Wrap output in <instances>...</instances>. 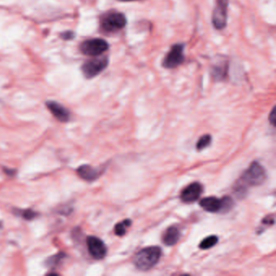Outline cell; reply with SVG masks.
Instances as JSON below:
<instances>
[{
    "label": "cell",
    "instance_id": "1",
    "mask_svg": "<svg viewBox=\"0 0 276 276\" xmlns=\"http://www.w3.org/2000/svg\"><path fill=\"white\" fill-rule=\"evenodd\" d=\"M162 251L159 246H148L139 251L134 257V264L140 270H149L157 264Z\"/></svg>",
    "mask_w": 276,
    "mask_h": 276
},
{
    "label": "cell",
    "instance_id": "2",
    "mask_svg": "<svg viewBox=\"0 0 276 276\" xmlns=\"http://www.w3.org/2000/svg\"><path fill=\"white\" fill-rule=\"evenodd\" d=\"M266 178V173L262 165L257 161H253L240 177L241 186H257L263 183Z\"/></svg>",
    "mask_w": 276,
    "mask_h": 276
},
{
    "label": "cell",
    "instance_id": "3",
    "mask_svg": "<svg viewBox=\"0 0 276 276\" xmlns=\"http://www.w3.org/2000/svg\"><path fill=\"white\" fill-rule=\"evenodd\" d=\"M199 205L203 210L208 212H228L233 207L234 202L229 196L223 197L221 199L215 196H210L202 198Z\"/></svg>",
    "mask_w": 276,
    "mask_h": 276
},
{
    "label": "cell",
    "instance_id": "4",
    "mask_svg": "<svg viewBox=\"0 0 276 276\" xmlns=\"http://www.w3.org/2000/svg\"><path fill=\"white\" fill-rule=\"evenodd\" d=\"M127 25V18L120 13H108L101 19L100 26L105 33H115Z\"/></svg>",
    "mask_w": 276,
    "mask_h": 276
},
{
    "label": "cell",
    "instance_id": "5",
    "mask_svg": "<svg viewBox=\"0 0 276 276\" xmlns=\"http://www.w3.org/2000/svg\"><path fill=\"white\" fill-rule=\"evenodd\" d=\"M80 49L84 55L95 57L106 52L109 49V44L101 38H93L81 43Z\"/></svg>",
    "mask_w": 276,
    "mask_h": 276
},
{
    "label": "cell",
    "instance_id": "6",
    "mask_svg": "<svg viewBox=\"0 0 276 276\" xmlns=\"http://www.w3.org/2000/svg\"><path fill=\"white\" fill-rule=\"evenodd\" d=\"M109 59L107 58H98L85 62L82 66V72L87 79H92L99 75L107 68Z\"/></svg>",
    "mask_w": 276,
    "mask_h": 276
},
{
    "label": "cell",
    "instance_id": "7",
    "mask_svg": "<svg viewBox=\"0 0 276 276\" xmlns=\"http://www.w3.org/2000/svg\"><path fill=\"white\" fill-rule=\"evenodd\" d=\"M228 0H216L213 12L212 23L216 30H223L227 25Z\"/></svg>",
    "mask_w": 276,
    "mask_h": 276
},
{
    "label": "cell",
    "instance_id": "8",
    "mask_svg": "<svg viewBox=\"0 0 276 276\" xmlns=\"http://www.w3.org/2000/svg\"><path fill=\"white\" fill-rule=\"evenodd\" d=\"M184 45L176 44L172 47L170 51L165 56L163 61V67L167 69L175 68L181 65L185 60Z\"/></svg>",
    "mask_w": 276,
    "mask_h": 276
},
{
    "label": "cell",
    "instance_id": "9",
    "mask_svg": "<svg viewBox=\"0 0 276 276\" xmlns=\"http://www.w3.org/2000/svg\"><path fill=\"white\" fill-rule=\"evenodd\" d=\"M87 246L91 256L96 260L103 259L107 253L106 247L103 240L97 236H90L87 238Z\"/></svg>",
    "mask_w": 276,
    "mask_h": 276
},
{
    "label": "cell",
    "instance_id": "10",
    "mask_svg": "<svg viewBox=\"0 0 276 276\" xmlns=\"http://www.w3.org/2000/svg\"><path fill=\"white\" fill-rule=\"evenodd\" d=\"M203 187L199 182H193L185 188L181 194V199L185 203H191L198 200L201 196Z\"/></svg>",
    "mask_w": 276,
    "mask_h": 276
},
{
    "label": "cell",
    "instance_id": "11",
    "mask_svg": "<svg viewBox=\"0 0 276 276\" xmlns=\"http://www.w3.org/2000/svg\"><path fill=\"white\" fill-rule=\"evenodd\" d=\"M47 109L53 114L57 120L61 122H68L71 118V114L67 108L56 101H49L46 103Z\"/></svg>",
    "mask_w": 276,
    "mask_h": 276
},
{
    "label": "cell",
    "instance_id": "12",
    "mask_svg": "<svg viewBox=\"0 0 276 276\" xmlns=\"http://www.w3.org/2000/svg\"><path fill=\"white\" fill-rule=\"evenodd\" d=\"M79 177L87 181H93L99 178L102 173V170L99 169H96L91 165H81L76 170Z\"/></svg>",
    "mask_w": 276,
    "mask_h": 276
},
{
    "label": "cell",
    "instance_id": "13",
    "mask_svg": "<svg viewBox=\"0 0 276 276\" xmlns=\"http://www.w3.org/2000/svg\"><path fill=\"white\" fill-rule=\"evenodd\" d=\"M180 238L179 228L177 226H170L165 230L163 235V242L167 246H173L177 244Z\"/></svg>",
    "mask_w": 276,
    "mask_h": 276
},
{
    "label": "cell",
    "instance_id": "14",
    "mask_svg": "<svg viewBox=\"0 0 276 276\" xmlns=\"http://www.w3.org/2000/svg\"><path fill=\"white\" fill-rule=\"evenodd\" d=\"M131 223H132V221L130 219H126L119 222V223H117L115 228H114V232H115L117 236H124L125 234L127 233V228L131 225Z\"/></svg>",
    "mask_w": 276,
    "mask_h": 276
},
{
    "label": "cell",
    "instance_id": "15",
    "mask_svg": "<svg viewBox=\"0 0 276 276\" xmlns=\"http://www.w3.org/2000/svg\"><path fill=\"white\" fill-rule=\"evenodd\" d=\"M219 241V238L216 236H209L201 241L199 244V248L202 249H208L215 246V244H217Z\"/></svg>",
    "mask_w": 276,
    "mask_h": 276
},
{
    "label": "cell",
    "instance_id": "16",
    "mask_svg": "<svg viewBox=\"0 0 276 276\" xmlns=\"http://www.w3.org/2000/svg\"><path fill=\"white\" fill-rule=\"evenodd\" d=\"M66 254L64 253H59L57 254L51 256L47 260V265L49 267H56L59 264L61 263L62 261L65 258Z\"/></svg>",
    "mask_w": 276,
    "mask_h": 276
},
{
    "label": "cell",
    "instance_id": "17",
    "mask_svg": "<svg viewBox=\"0 0 276 276\" xmlns=\"http://www.w3.org/2000/svg\"><path fill=\"white\" fill-rule=\"evenodd\" d=\"M211 143V136L210 135H202L197 142L196 148L198 151H202L208 147Z\"/></svg>",
    "mask_w": 276,
    "mask_h": 276
},
{
    "label": "cell",
    "instance_id": "18",
    "mask_svg": "<svg viewBox=\"0 0 276 276\" xmlns=\"http://www.w3.org/2000/svg\"><path fill=\"white\" fill-rule=\"evenodd\" d=\"M18 215H21L23 219L26 220H32L35 219L38 215V213L36 211H33L31 209H26V210H19L16 211Z\"/></svg>",
    "mask_w": 276,
    "mask_h": 276
},
{
    "label": "cell",
    "instance_id": "19",
    "mask_svg": "<svg viewBox=\"0 0 276 276\" xmlns=\"http://www.w3.org/2000/svg\"><path fill=\"white\" fill-rule=\"evenodd\" d=\"M274 223V215H269L267 216H265L262 221H261V224L262 225L270 226L273 225Z\"/></svg>",
    "mask_w": 276,
    "mask_h": 276
},
{
    "label": "cell",
    "instance_id": "20",
    "mask_svg": "<svg viewBox=\"0 0 276 276\" xmlns=\"http://www.w3.org/2000/svg\"><path fill=\"white\" fill-rule=\"evenodd\" d=\"M62 38H64V40H71L74 38V33L68 31V32L64 33L62 34Z\"/></svg>",
    "mask_w": 276,
    "mask_h": 276
},
{
    "label": "cell",
    "instance_id": "21",
    "mask_svg": "<svg viewBox=\"0 0 276 276\" xmlns=\"http://www.w3.org/2000/svg\"><path fill=\"white\" fill-rule=\"evenodd\" d=\"M269 120H270V123H271L273 126H275V121H276V114H275V108H274L272 110L271 113H270V117H269Z\"/></svg>",
    "mask_w": 276,
    "mask_h": 276
},
{
    "label": "cell",
    "instance_id": "22",
    "mask_svg": "<svg viewBox=\"0 0 276 276\" xmlns=\"http://www.w3.org/2000/svg\"><path fill=\"white\" fill-rule=\"evenodd\" d=\"M4 170H5V173H6V174H8V175L13 176L16 173V171L14 170V169H5H5H4Z\"/></svg>",
    "mask_w": 276,
    "mask_h": 276
},
{
    "label": "cell",
    "instance_id": "23",
    "mask_svg": "<svg viewBox=\"0 0 276 276\" xmlns=\"http://www.w3.org/2000/svg\"><path fill=\"white\" fill-rule=\"evenodd\" d=\"M119 1H122V2H131V1H136V0H119Z\"/></svg>",
    "mask_w": 276,
    "mask_h": 276
},
{
    "label": "cell",
    "instance_id": "24",
    "mask_svg": "<svg viewBox=\"0 0 276 276\" xmlns=\"http://www.w3.org/2000/svg\"><path fill=\"white\" fill-rule=\"evenodd\" d=\"M0 228H1V223H0Z\"/></svg>",
    "mask_w": 276,
    "mask_h": 276
}]
</instances>
